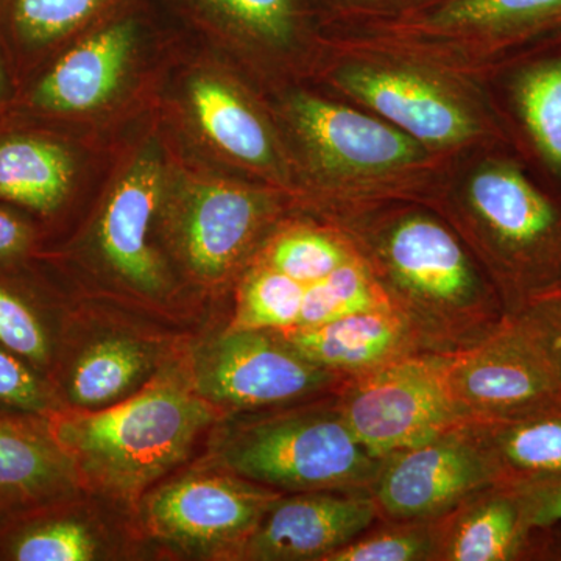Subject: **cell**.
I'll use <instances>...</instances> for the list:
<instances>
[{"label": "cell", "instance_id": "7", "mask_svg": "<svg viewBox=\"0 0 561 561\" xmlns=\"http://www.w3.org/2000/svg\"><path fill=\"white\" fill-rule=\"evenodd\" d=\"M331 83L348 101L442 158L490 136L481 110L460 84L420 62L368 51L335 69Z\"/></svg>", "mask_w": 561, "mask_h": 561}, {"label": "cell", "instance_id": "28", "mask_svg": "<svg viewBox=\"0 0 561 561\" xmlns=\"http://www.w3.org/2000/svg\"><path fill=\"white\" fill-rule=\"evenodd\" d=\"M239 32L268 49H287L301 33L300 0H209Z\"/></svg>", "mask_w": 561, "mask_h": 561}, {"label": "cell", "instance_id": "8", "mask_svg": "<svg viewBox=\"0 0 561 561\" xmlns=\"http://www.w3.org/2000/svg\"><path fill=\"white\" fill-rule=\"evenodd\" d=\"M449 357L411 354L343 383L339 405L373 456L383 459L465 424L449 389Z\"/></svg>", "mask_w": 561, "mask_h": 561}, {"label": "cell", "instance_id": "20", "mask_svg": "<svg viewBox=\"0 0 561 561\" xmlns=\"http://www.w3.org/2000/svg\"><path fill=\"white\" fill-rule=\"evenodd\" d=\"M190 101L195 119L210 142L254 171L280 179L283 164L267 124L238 91L214 77L191 83Z\"/></svg>", "mask_w": 561, "mask_h": 561}, {"label": "cell", "instance_id": "11", "mask_svg": "<svg viewBox=\"0 0 561 561\" xmlns=\"http://www.w3.org/2000/svg\"><path fill=\"white\" fill-rule=\"evenodd\" d=\"M448 382L465 423L512 419L561 398L551 364L515 316L478 345L453 354Z\"/></svg>", "mask_w": 561, "mask_h": 561}, {"label": "cell", "instance_id": "6", "mask_svg": "<svg viewBox=\"0 0 561 561\" xmlns=\"http://www.w3.org/2000/svg\"><path fill=\"white\" fill-rule=\"evenodd\" d=\"M348 50L435 68L456 50H502L561 27V0H426L391 16L346 22Z\"/></svg>", "mask_w": 561, "mask_h": 561}, {"label": "cell", "instance_id": "13", "mask_svg": "<svg viewBox=\"0 0 561 561\" xmlns=\"http://www.w3.org/2000/svg\"><path fill=\"white\" fill-rule=\"evenodd\" d=\"M378 522L375 501L365 489L280 494L242 556L257 561H324Z\"/></svg>", "mask_w": 561, "mask_h": 561}, {"label": "cell", "instance_id": "35", "mask_svg": "<svg viewBox=\"0 0 561 561\" xmlns=\"http://www.w3.org/2000/svg\"><path fill=\"white\" fill-rule=\"evenodd\" d=\"M330 7L335 20L356 22L391 16L426 0H323Z\"/></svg>", "mask_w": 561, "mask_h": 561}, {"label": "cell", "instance_id": "23", "mask_svg": "<svg viewBox=\"0 0 561 561\" xmlns=\"http://www.w3.org/2000/svg\"><path fill=\"white\" fill-rule=\"evenodd\" d=\"M359 253L348 234L330 220L323 227L300 225L276 236L262 262L302 284L327 278Z\"/></svg>", "mask_w": 561, "mask_h": 561}, {"label": "cell", "instance_id": "1", "mask_svg": "<svg viewBox=\"0 0 561 561\" xmlns=\"http://www.w3.org/2000/svg\"><path fill=\"white\" fill-rule=\"evenodd\" d=\"M423 353L478 345L508 313L489 273L434 206L383 202L332 213Z\"/></svg>", "mask_w": 561, "mask_h": 561}, {"label": "cell", "instance_id": "33", "mask_svg": "<svg viewBox=\"0 0 561 561\" xmlns=\"http://www.w3.org/2000/svg\"><path fill=\"white\" fill-rule=\"evenodd\" d=\"M0 402L38 412L46 408V398L35 376L9 351L0 348Z\"/></svg>", "mask_w": 561, "mask_h": 561}, {"label": "cell", "instance_id": "27", "mask_svg": "<svg viewBox=\"0 0 561 561\" xmlns=\"http://www.w3.org/2000/svg\"><path fill=\"white\" fill-rule=\"evenodd\" d=\"M324 561H435V519L378 522Z\"/></svg>", "mask_w": 561, "mask_h": 561}, {"label": "cell", "instance_id": "3", "mask_svg": "<svg viewBox=\"0 0 561 561\" xmlns=\"http://www.w3.org/2000/svg\"><path fill=\"white\" fill-rule=\"evenodd\" d=\"M287 114L316 171L334 195V210L383 202L434 205L440 192L421 183L442 157L360 106L309 92L291 95Z\"/></svg>", "mask_w": 561, "mask_h": 561}, {"label": "cell", "instance_id": "2", "mask_svg": "<svg viewBox=\"0 0 561 561\" xmlns=\"http://www.w3.org/2000/svg\"><path fill=\"white\" fill-rule=\"evenodd\" d=\"M434 208L456 228L508 316L549 289L561 268V210L507 160L482 161Z\"/></svg>", "mask_w": 561, "mask_h": 561}, {"label": "cell", "instance_id": "38", "mask_svg": "<svg viewBox=\"0 0 561 561\" xmlns=\"http://www.w3.org/2000/svg\"><path fill=\"white\" fill-rule=\"evenodd\" d=\"M546 297H560L561 298V268L559 272V275H557V278L553 279V283L551 286H549V289L545 291V294L540 295L538 298H546ZM537 300V298H535Z\"/></svg>", "mask_w": 561, "mask_h": 561}, {"label": "cell", "instance_id": "18", "mask_svg": "<svg viewBox=\"0 0 561 561\" xmlns=\"http://www.w3.org/2000/svg\"><path fill=\"white\" fill-rule=\"evenodd\" d=\"M135 46V25L117 22L70 49L41 79L33 103L55 113L105 105L121 87Z\"/></svg>", "mask_w": 561, "mask_h": 561}, {"label": "cell", "instance_id": "32", "mask_svg": "<svg viewBox=\"0 0 561 561\" xmlns=\"http://www.w3.org/2000/svg\"><path fill=\"white\" fill-rule=\"evenodd\" d=\"M551 364L561 383V298H537L515 313Z\"/></svg>", "mask_w": 561, "mask_h": 561}, {"label": "cell", "instance_id": "34", "mask_svg": "<svg viewBox=\"0 0 561 561\" xmlns=\"http://www.w3.org/2000/svg\"><path fill=\"white\" fill-rule=\"evenodd\" d=\"M518 489L534 530L561 524V479L513 483Z\"/></svg>", "mask_w": 561, "mask_h": 561}, {"label": "cell", "instance_id": "4", "mask_svg": "<svg viewBox=\"0 0 561 561\" xmlns=\"http://www.w3.org/2000/svg\"><path fill=\"white\" fill-rule=\"evenodd\" d=\"M213 419L201 394L162 382L124 404L62 421L57 437L91 481L128 496L186 459Z\"/></svg>", "mask_w": 561, "mask_h": 561}, {"label": "cell", "instance_id": "19", "mask_svg": "<svg viewBox=\"0 0 561 561\" xmlns=\"http://www.w3.org/2000/svg\"><path fill=\"white\" fill-rule=\"evenodd\" d=\"M465 424L489 454L500 482L561 479V398L512 419Z\"/></svg>", "mask_w": 561, "mask_h": 561}, {"label": "cell", "instance_id": "16", "mask_svg": "<svg viewBox=\"0 0 561 561\" xmlns=\"http://www.w3.org/2000/svg\"><path fill=\"white\" fill-rule=\"evenodd\" d=\"M162 191V165L154 151H144L114 187L101 221V249L122 278L154 294L164 275L149 243L151 219Z\"/></svg>", "mask_w": 561, "mask_h": 561}, {"label": "cell", "instance_id": "37", "mask_svg": "<svg viewBox=\"0 0 561 561\" xmlns=\"http://www.w3.org/2000/svg\"><path fill=\"white\" fill-rule=\"evenodd\" d=\"M529 560L561 561V530L559 527L551 526L535 530Z\"/></svg>", "mask_w": 561, "mask_h": 561}, {"label": "cell", "instance_id": "36", "mask_svg": "<svg viewBox=\"0 0 561 561\" xmlns=\"http://www.w3.org/2000/svg\"><path fill=\"white\" fill-rule=\"evenodd\" d=\"M31 242L27 227L0 209V260L20 256Z\"/></svg>", "mask_w": 561, "mask_h": 561}, {"label": "cell", "instance_id": "14", "mask_svg": "<svg viewBox=\"0 0 561 561\" xmlns=\"http://www.w3.org/2000/svg\"><path fill=\"white\" fill-rule=\"evenodd\" d=\"M275 202L241 184L202 183L191 192L181 216V249L191 271L221 279L249 254L275 217Z\"/></svg>", "mask_w": 561, "mask_h": 561}, {"label": "cell", "instance_id": "12", "mask_svg": "<svg viewBox=\"0 0 561 561\" xmlns=\"http://www.w3.org/2000/svg\"><path fill=\"white\" fill-rule=\"evenodd\" d=\"M280 493L239 476H187L150 497L151 531L184 549H236L247 541Z\"/></svg>", "mask_w": 561, "mask_h": 561}, {"label": "cell", "instance_id": "9", "mask_svg": "<svg viewBox=\"0 0 561 561\" xmlns=\"http://www.w3.org/2000/svg\"><path fill=\"white\" fill-rule=\"evenodd\" d=\"M194 373L203 400L236 411L320 400L348 381L306 359L279 332L231 328L195 356Z\"/></svg>", "mask_w": 561, "mask_h": 561}, {"label": "cell", "instance_id": "15", "mask_svg": "<svg viewBox=\"0 0 561 561\" xmlns=\"http://www.w3.org/2000/svg\"><path fill=\"white\" fill-rule=\"evenodd\" d=\"M534 534L518 489L491 483L435 519V561L529 560Z\"/></svg>", "mask_w": 561, "mask_h": 561}, {"label": "cell", "instance_id": "10", "mask_svg": "<svg viewBox=\"0 0 561 561\" xmlns=\"http://www.w3.org/2000/svg\"><path fill=\"white\" fill-rule=\"evenodd\" d=\"M489 454L467 424L383 457L370 491L379 522H434L491 483Z\"/></svg>", "mask_w": 561, "mask_h": 561}, {"label": "cell", "instance_id": "31", "mask_svg": "<svg viewBox=\"0 0 561 561\" xmlns=\"http://www.w3.org/2000/svg\"><path fill=\"white\" fill-rule=\"evenodd\" d=\"M0 343L33 362L47 359V339L38 317L0 286Z\"/></svg>", "mask_w": 561, "mask_h": 561}, {"label": "cell", "instance_id": "29", "mask_svg": "<svg viewBox=\"0 0 561 561\" xmlns=\"http://www.w3.org/2000/svg\"><path fill=\"white\" fill-rule=\"evenodd\" d=\"M103 0H13V22L22 38L47 44L90 20Z\"/></svg>", "mask_w": 561, "mask_h": 561}, {"label": "cell", "instance_id": "26", "mask_svg": "<svg viewBox=\"0 0 561 561\" xmlns=\"http://www.w3.org/2000/svg\"><path fill=\"white\" fill-rule=\"evenodd\" d=\"M305 284L260 262L243 280L231 330L286 332L300 321Z\"/></svg>", "mask_w": 561, "mask_h": 561}, {"label": "cell", "instance_id": "30", "mask_svg": "<svg viewBox=\"0 0 561 561\" xmlns=\"http://www.w3.org/2000/svg\"><path fill=\"white\" fill-rule=\"evenodd\" d=\"M13 553L20 561H90L98 553V545L83 524L60 522L22 537Z\"/></svg>", "mask_w": 561, "mask_h": 561}, {"label": "cell", "instance_id": "39", "mask_svg": "<svg viewBox=\"0 0 561 561\" xmlns=\"http://www.w3.org/2000/svg\"><path fill=\"white\" fill-rule=\"evenodd\" d=\"M3 87V70H2V62H0V92H2Z\"/></svg>", "mask_w": 561, "mask_h": 561}, {"label": "cell", "instance_id": "24", "mask_svg": "<svg viewBox=\"0 0 561 561\" xmlns=\"http://www.w3.org/2000/svg\"><path fill=\"white\" fill-rule=\"evenodd\" d=\"M69 460L32 432L0 421V491L47 496L69 481Z\"/></svg>", "mask_w": 561, "mask_h": 561}, {"label": "cell", "instance_id": "5", "mask_svg": "<svg viewBox=\"0 0 561 561\" xmlns=\"http://www.w3.org/2000/svg\"><path fill=\"white\" fill-rule=\"evenodd\" d=\"M220 457L232 474L290 493L368 490L382 463L351 430L337 393L247 424Z\"/></svg>", "mask_w": 561, "mask_h": 561}, {"label": "cell", "instance_id": "22", "mask_svg": "<svg viewBox=\"0 0 561 561\" xmlns=\"http://www.w3.org/2000/svg\"><path fill=\"white\" fill-rule=\"evenodd\" d=\"M149 365V351L133 339L110 337L94 343L77 362L70 398L80 408H102L124 397Z\"/></svg>", "mask_w": 561, "mask_h": 561}, {"label": "cell", "instance_id": "25", "mask_svg": "<svg viewBox=\"0 0 561 561\" xmlns=\"http://www.w3.org/2000/svg\"><path fill=\"white\" fill-rule=\"evenodd\" d=\"M513 98L531 142L561 172V55L522 70Z\"/></svg>", "mask_w": 561, "mask_h": 561}, {"label": "cell", "instance_id": "17", "mask_svg": "<svg viewBox=\"0 0 561 561\" xmlns=\"http://www.w3.org/2000/svg\"><path fill=\"white\" fill-rule=\"evenodd\" d=\"M306 359L359 378L391 362L423 353L408 324L391 309L350 313L320 327L279 332Z\"/></svg>", "mask_w": 561, "mask_h": 561}, {"label": "cell", "instance_id": "21", "mask_svg": "<svg viewBox=\"0 0 561 561\" xmlns=\"http://www.w3.org/2000/svg\"><path fill=\"white\" fill-rule=\"evenodd\" d=\"M73 176L69 151L32 136L0 140V198L49 213L68 195Z\"/></svg>", "mask_w": 561, "mask_h": 561}]
</instances>
